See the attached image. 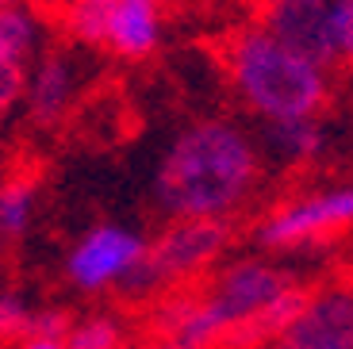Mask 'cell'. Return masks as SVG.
Listing matches in <instances>:
<instances>
[{
	"label": "cell",
	"instance_id": "44dd1931",
	"mask_svg": "<svg viewBox=\"0 0 353 349\" xmlns=\"http://www.w3.org/2000/svg\"><path fill=\"white\" fill-rule=\"evenodd\" d=\"M8 4H23V0H0V8H8Z\"/></svg>",
	"mask_w": 353,
	"mask_h": 349
},
{
	"label": "cell",
	"instance_id": "6da1fadb",
	"mask_svg": "<svg viewBox=\"0 0 353 349\" xmlns=\"http://www.w3.org/2000/svg\"><path fill=\"white\" fill-rule=\"evenodd\" d=\"M261 181V150L230 119H196L154 169V203L169 219H230Z\"/></svg>",
	"mask_w": 353,
	"mask_h": 349
},
{
	"label": "cell",
	"instance_id": "603a6c76",
	"mask_svg": "<svg viewBox=\"0 0 353 349\" xmlns=\"http://www.w3.org/2000/svg\"><path fill=\"white\" fill-rule=\"evenodd\" d=\"M65 4H70V0H65Z\"/></svg>",
	"mask_w": 353,
	"mask_h": 349
},
{
	"label": "cell",
	"instance_id": "52a82bcc",
	"mask_svg": "<svg viewBox=\"0 0 353 349\" xmlns=\"http://www.w3.org/2000/svg\"><path fill=\"white\" fill-rule=\"evenodd\" d=\"M257 27H265L273 39L307 54L327 70L338 66L334 39H330V0H261Z\"/></svg>",
	"mask_w": 353,
	"mask_h": 349
},
{
	"label": "cell",
	"instance_id": "4fadbf2b",
	"mask_svg": "<svg viewBox=\"0 0 353 349\" xmlns=\"http://www.w3.org/2000/svg\"><path fill=\"white\" fill-rule=\"evenodd\" d=\"M35 215V184L12 177L8 184H0V235L4 238H19L31 227Z\"/></svg>",
	"mask_w": 353,
	"mask_h": 349
},
{
	"label": "cell",
	"instance_id": "8fae6325",
	"mask_svg": "<svg viewBox=\"0 0 353 349\" xmlns=\"http://www.w3.org/2000/svg\"><path fill=\"white\" fill-rule=\"evenodd\" d=\"M327 142H330L327 127L319 123V115L265 123V146L284 166H311V161H319L327 154Z\"/></svg>",
	"mask_w": 353,
	"mask_h": 349
},
{
	"label": "cell",
	"instance_id": "ba28073f",
	"mask_svg": "<svg viewBox=\"0 0 353 349\" xmlns=\"http://www.w3.org/2000/svg\"><path fill=\"white\" fill-rule=\"evenodd\" d=\"M276 349H353V288L307 292L303 311L284 326Z\"/></svg>",
	"mask_w": 353,
	"mask_h": 349
},
{
	"label": "cell",
	"instance_id": "9a60e30c",
	"mask_svg": "<svg viewBox=\"0 0 353 349\" xmlns=\"http://www.w3.org/2000/svg\"><path fill=\"white\" fill-rule=\"evenodd\" d=\"M65 346L70 349H119L123 346V330H119L115 319H85V323L70 326Z\"/></svg>",
	"mask_w": 353,
	"mask_h": 349
},
{
	"label": "cell",
	"instance_id": "7c38bea8",
	"mask_svg": "<svg viewBox=\"0 0 353 349\" xmlns=\"http://www.w3.org/2000/svg\"><path fill=\"white\" fill-rule=\"evenodd\" d=\"M35 39H39L35 12L23 8V4L0 8V66L4 61H23L27 66V58L35 50Z\"/></svg>",
	"mask_w": 353,
	"mask_h": 349
},
{
	"label": "cell",
	"instance_id": "e0dca14e",
	"mask_svg": "<svg viewBox=\"0 0 353 349\" xmlns=\"http://www.w3.org/2000/svg\"><path fill=\"white\" fill-rule=\"evenodd\" d=\"M330 39L338 66H353V0H330Z\"/></svg>",
	"mask_w": 353,
	"mask_h": 349
},
{
	"label": "cell",
	"instance_id": "ffe728a7",
	"mask_svg": "<svg viewBox=\"0 0 353 349\" xmlns=\"http://www.w3.org/2000/svg\"><path fill=\"white\" fill-rule=\"evenodd\" d=\"M19 349H70L65 338H39V334H27V338L16 341Z\"/></svg>",
	"mask_w": 353,
	"mask_h": 349
},
{
	"label": "cell",
	"instance_id": "8992f818",
	"mask_svg": "<svg viewBox=\"0 0 353 349\" xmlns=\"http://www.w3.org/2000/svg\"><path fill=\"white\" fill-rule=\"evenodd\" d=\"M146 238L123 223H100L88 235L77 238V246L65 257V277L81 292H108L119 288L139 269Z\"/></svg>",
	"mask_w": 353,
	"mask_h": 349
},
{
	"label": "cell",
	"instance_id": "5b68a950",
	"mask_svg": "<svg viewBox=\"0 0 353 349\" xmlns=\"http://www.w3.org/2000/svg\"><path fill=\"white\" fill-rule=\"evenodd\" d=\"M292 280H296L292 272H284L273 261H261V257H242V261L227 265L215 277L212 292L200 296V311L212 323L219 349H227L234 330H242L265 303H273Z\"/></svg>",
	"mask_w": 353,
	"mask_h": 349
},
{
	"label": "cell",
	"instance_id": "d6986e66",
	"mask_svg": "<svg viewBox=\"0 0 353 349\" xmlns=\"http://www.w3.org/2000/svg\"><path fill=\"white\" fill-rule=\"evenodd\" d=\"M70 326H73V319L65 311H58V307L35 311V319H31V334H39V338H65Z\"/></svg>",
	"mask_w": 353,
	"mask_h": 349
},
{
	"label": "cell",
	"instance_id": "277c9868",
	"mask_svg": "<svg viewBox=\"0 0 353 349\" xmlns=\"http://www.w3.org/2000/svg\"><path fill=\"white\" fill-rule=\"evenodd\" d=\"M353 227V181H338L315 188L307 196L281 203L257 227V246L269 253H296L307 246H323L334 235Z\"/></svg>",
	"mask_w": 353,
	"mask_h": 349
},
{
	"label": "cell",
	"instance_id": "3957f363",
	"mask_svg": "<svg viewBox=\"0 0 353 349\" xmlns=\"http://www.w3.org/2000/svg\"><path fill=\"white\" fill-rule=\"evenodd\" d=\"M230 246L227 219H173L154 242H146L139 269L119 284L127 296H146L158 288H176L212 269Z\"/></svg>",
	"mask_w": 353,
	"mask_h": 349
},
{
	"label": "cell",
	"instance_id": "30bf717a",
	"mask_svg": "<svg viewBox=\"0 0 353 349\" xmlns=\"http://www.w3.org/2000/svg\"><path fill=\"white\" fill-rule=\"evenodd\" d=\"M161 43V0H115L108 39L119 58H146Z\"/></svg>",
	"mask_w": 353,
	"mask_h": 349
},
{
	"label": "cell",
	"instance_id": "7402d4cb",
	"mask_svg": "<svg viewBox=\"0 0 353 349\" xmlns=\"http://www.w3.org/2000/svg\"><path fill=\"white\" fill-rule=\"evenodd\" d=\"M119 349H127V346H119Z\"/></svg>",
	"mask_w": 353,
	"mask_h": 349
},
{
	"label": "cell",
	"instance_id": "7a4b0ae2",
	"mask_svg": "<svg viewBox=\"0 0 353 349\" xmlns=\"http://www.w3.org/2000/svg\"><path fill=\"white\" fill-rule=\"evenodd\" d=\"M227 73L234 92L265 123L307 119L330 104V70L250 23L230 39Z\"/></svg>",
	"mask_w": 353,
	"mask_h": 349
},
{
	"label": "cell",
	"instance_id": "5bb4252c",
	"mask_svg": "<svg viewBox=\"0 0 353 349\" xmlns=\"http://www.w3.org/2000/svg\"><path fill=\"white\" fill-rule=\"evenodd\" d=\"M115 0H70L65 16H70V31L88 46H104L108 39V19H112Z\"/></svg>",
	"mask_w": 353,
	"mask_h": 349
},
{
	"label": "cell",
	"instance_id": "ac0fdd59",
	"mask_svg": "<svg viewBox=\"0 0 353 349\" xmlns=\"http://www.w3.org/2000/svg\"><path fill=\"white\" fill-rule=\"evenodd\" d=\"M23 85H27V66L23 61H4L0 66V115L23 100Z\"/></svg>",
	"mask_w": 353,
	"mask_h": 349
},
{
	"label": "cell",
	"instance_id": "9c48e42d",
	"mask_svg": "<svg viewBox=\"0 0 353 349\" xmlns=\"http://www.w3.org/2000/svg\"><path fill=\"white\" fill-rule=\"evenodd\" d=\"M73 61L65 54L50 50L39 58V66L27 73V85H23V104L27 115L39 123V127H50L65 115L73 100Z\"/></svg>",
	"mask_w": 353,
	"mask_h": 349
},
{
	"label": "cell",
	"instance_id": "2e32d148",
	"mask_svg": "<svg viewBox=\"0 0 353 349\" xmlns=\"http://www.w3.org/2000/svg\"><path fill=\"white\" fill-rule=\"evenodd\" d=\"M35 307L16 292H0V341H19L31 334Z\"/></svg>",
	"mask_w": 353,
	"mask_h": 349
}]
</instances>
